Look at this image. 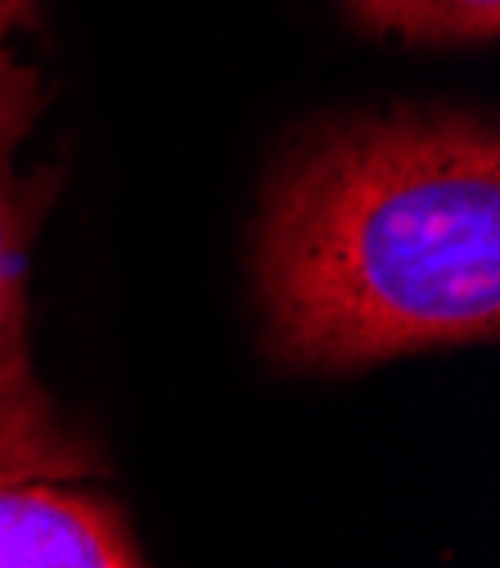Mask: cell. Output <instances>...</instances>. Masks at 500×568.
<instances>
[{
  "label": "cell",
  "instance_id": "5b68a950",
  "mask_svg": "<svg viewBox=\"0 0 500 568\" xmlns=\"http://www.w3.org/2000/svg\"><path fill=\"white\" fill-rule=\"evenodd\" d=\"M0 19H6L10 28L14 23H28L32 19V0H0Z\"/></svg>",
  "mask_w": 500,
  "mask_h": 568
},
{
  "label": "cell",
  "instance_id": "277c9868",
  "mask_svg": "<svg viewBox=\"0 0 500 568\" xmlns=\"http://www.w3.org/2000/svg\"><path fill=\"white\" fill-rule=\"evenodd\" d=\"M356 28L401 41H496L500 0H347Z\"/></svg>",
  "mask_w": 500,
  "mask_h": 568
},
{
  "label": "cell",
  "instance_id": "7a4b0ae2",
  "mask_svg": "<svg viewBox=\"0 0 500 568\" xmlns=\"http://www.w3.org/2000/svg\"><path fill=\"white\" fill-rule=\"evenodd\" d=\"M41 73L14 59L0 19V483H50L100 474V456L54 415L28 347V248L54 181L19 172V145L41 118Z\"/></svg>",
  "mask_w": 500,
  "mask_h": 568
},
{
  "label": "cell",
  "instance_id": "6da1fadb",
  "mask_svg": "<svg viewBox=\"0 0 500 568\" xmlns=\"http://www.w3.org/2000/svg\"><path fill=\"white\" fill-rule=\"evenodd\" d=\"M257 290L271 357L294 371L496 338V122L401 109L303 135L266 190Z\"/></svg>",
  "mask_w": 500,
  "mask_h": 568
},
{
  "label": "cell",
  "instance_id": "3957f363",
  "mask_svg": "<svg viewBox=\"0 0 500 568\" xmlns=\"http://www.w3.org/2000/svg\"><path fill=\"white\" fill-rule=\"evenodd\" d=\"M0 568H145L118 506L50 483H0Z\"/></svg>",
  "mask_w": 500,
  "mask_h": 568
}]
</instances>
